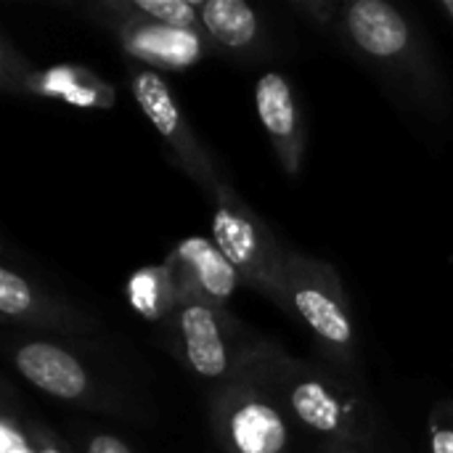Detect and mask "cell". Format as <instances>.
I'll return each instance as SVG.
<instances>
[{
  "mask_svg": "<svg viewBox=\"0 0 453 453\" xmlns=\"http://www.w3.org/2000/svg\"><path fill=\"white\" fill-rule=\"evenodd\" d=\"M289 406L297 419L326 435H345L350 430V409L321 377H295L289 382Z\"/></svg>",
  "mask_w": 453,
  "mask_h": 453,
  "instance_id": "obj_10",
  "label": "cell"
},
{
  "mask_svg": "<svg viewBox=\"0 0 453 453\" xmlns=\"http://www.w3.org/2000/svg\"><path fill=\"white\" fill-rule=\"evenodd\" d=\"M215 199L212 242L231 260L242 279L284 303L287 260L276 255V242L268 236L255 212H250L231 191L220 188Z\"/></svg>",
  "mask_w": 453,
  "mask_h": 453,
  "instance_id": "obj_1",
  "label": "cell"
},
{
  "mask_svg": "<svg viewBox=\"0 0 453 453\" xmlns=\"http://www.w3.org/2000/svg\"><path fill=\"white\" fill-rule=\"evenodd\" d=\"M125 45L157 66H188L199 56V37L170 27H135L125 35Z\"/></svg>",
  "mask_w": 453,
  "mask_h": 453,
  "instance_id": "obj_11",
  "label": "cell"
},
{
  "mask_svg": "<svg viewBox=\"0 0 453 453\" xmlns=\"http://www.w3.org/2000/svg\"><path fill=\"white\" fill-rule=\"evenodd\" d=\"M199 13L207 35L226 48H247L257 37V13L244 0H210Z\"/></svg>",
  "mask_w": 453,
  "mask_h": 453,
  "instance_id": "obj_12",
  "label": "cell"
},
{
  "mask_svg": "<svg viewBox=\"0 0 453 453\" xmlns=\"http://www.w3.org/2000/svg\"><path fill=\"white\" fill-rule=\"evenodd\" d=\"M13 364L27 382H32L53 398L77 401L88 390V374L80 366V361L56 345L27 342L16 350Z\"/></svg>",
  "mask_w": 453,
  "mask_h": 453,
  "instance_id": "obj_3",
  "label": "cell"
},
{
  "mask_svg": "<svg viewBox=\"0 0 453 453\" xmlns=\"http://www.w3.org/2000/svg\"><path fill=\"white\" fill-rule=\"evenodd\" d=\"M133 8L138 13L159 21L162 27L180 29V32H194V27L202 21V19H196L199 5L186 3V0H135Z\"/></svg>",
  "mask_w": 453,
  "mask_h": 453,
  "instance_id": "obj_13",
  "label": "cell"
},
{
  "mask_svg": "<svg viewBox=\"0 0 453 453\" xmlns=\"http://www.w3.org/2000/svg\"><path fill=\"white\" fill-rule=\"evenodd\" d=\"M443 8H446V13L453 19V0H449V3H443Z\"/></svg>",
  "mask_w": 453,
  "mask_h": 453,
  "instance_id": "obj_18",
  "label": "cell"
},
{
  "mask_svg": "<svg viewBox=\"0 0 453 453\" xmlns=\"http://www.w3.org/2000/svg\"><path fill=\"white\" fill-rule=\"evenodd\" d=\"M348 32L374 58H393L409 45L406 19L385 0H356L348 8Z\"/></svg>",
  "mask_w": 453,
  "mask_h": 453,
  "instance_id": "obj_7",
  "label": "cell"
},
{
  "mask_svg": "<svg viewBox=\"0 0 453 453\" xmlns=\"http://www.w3.org/2000/svg\"><path fill=\"white\" fill-rule=\"evenodd\" d=\"M173 260L180 265V273L194 281V292L202 295V303H226L234 289L239 287V271L231 265V260L218 250L215 242L204 239V236H188L183 239L175 252ZM207 305V303H204Z\"/></svg>",
  "mask_w": 453,
  "mask_h": 453,
  "instance_id": "obj_5",
  "label": "cell"
},
{
  "mask_svg": "<svg viewBox=\"0 0 453 453\" xmlns=\"http://www.w3.org/2000/svg\"><path fill=\"white\" fill-rule=\"evenodd\" d=\"M228 443L236 453H284L287 422L263 398H239L226 417Z\"/></svg>",
  "mask_w": 453,
  "mask_h": 453,
  "instance_id": "obj_6",
  "label": "cell"
},
{
  "mask_svg": "<svg viewBox=\"0 0 453 453\" xmlns=\"http://www.w3.org/2000/svg\"><path fill=\"white\" fill-rule=\"evenodd\" d=\"M287 300L319 340L337 350L353 348V321L348 316L340 281L326 265L305 257H287L284 303Z\"/></svg>",
  "mask_w": 453,
  "mask_h": 453,
  "instance_id": "obj_2",
  "label": "cell"
},
{
  "mask_svg": "<svg viewBox=\"0 0 453 453\" xmlns=\"http://www.w3.org/2000/svg\"><path fill=\"white\" fill-rule=\"evenodd\" d=\"M255 104L263 127L268 130L279 157L289 173H297L300 165V127H297V106L292 88L284 74L265 72L255 88Z\"/></svg>",
  "mask_w": 453,
  "mask_h": 453,
  "instance_id": "obj_4",
  "label": "cell"
},
{
  "mask_svg": "<svg viewBox=\"0 0 453 453\" xmlns=\"http://www.w3.org/2000/svg\"><path fill=\"white\" fill-rule=\"evenodd\" d=\"M35 453H66V451L56 449L53 443H37V446H35Z\"/></svg>",
  "mask_w": 453,
  "mask_h": 453,
  "instance_id": "obj_17",
  "label": "cell"
},
{
  "mask_svg": "<svg viewBox=\"0 0 453 453\" xmlns=\"http://www.w3.org/2000/svg\"><path fill=\"white\" fill-rule=\"evenodd\" d=\"M88 453H133L114 435H96L88 446Z\"/></svg>",
  "mask_w": 453,
  "mask_h": 453,
  "instance_id": "obj_15",
  "label": "cell"
},
{
  "mask_svg": "<svg viewBox=\"0 0 453 453\" xmlns=\"http://www.w3.org/2000/svg\"><path fill=\"white\" fill-rule=\"evenodd\" d=\"M133 96L141 106V111L146 114V119L159 130V135H165L191 165H196V143L191 130L183 122V114L167 88V82L151 72V69H141L133 74Z\"/></svg>",
  "mask_w": 453,
  "mask_h": 453,
  "instance_id": "obj_8",
  "label": "cell"
},
{
  "mask_svg": "<svg viewBox=\"0 0 453 453\" xmlns=\"http://www.w3.org/2000/svg\"><path fill=\"white\" fill-rule=\"evenodd\" d=\"M433 453H453V430L438 427L433 433Z\"/></svg>",
  "mask_w": 453,
  "mask_h": 453,
  "instance_id": "obj_16",
  "label": "cell"
},
{
  "mask_svg": "<svg viewBox=\"0 0 453 453\" xmlns=\"http://www.w3.org/2000/svg\"><path fill=\"white\" fill-rule=\"evenodd\" d=\"M178 324L191 369L204 380L223 377L228 369V350L212 308L204 303H188L180 311Z\"/></svg>",
  "mask_w": 453,
  "mask_h": 453,
  "instance_id": "obj_9",
  "label": "cell"
},
{
  "mask_svg": "<svg viewBox=\"0 0 453 453\" xmlns=\"http://www.w3.org/2000/svg\"><path fill=\"white\" fill-rule=\"evenodd\" d=\"M342 453H348V451H342Z\"/></svg>",
  "mask_w": 453,
  "mask_h": 453,
  "instance_id": "obj_19",
  "label": "cell"
},
{
  "mask_svg": "<svg viewBox=\"0 0 453 453\" xmlns=\"http://www.w3.org/2000/svg\"><path fill=\"white\" fill-rule=\"evenodd\" d=\"M32 303L35 297H32L29 284L19 273L0 268V313L5 319H21L29 313Z\"/></svg>",
  "mask_w": 453,
  "mask_h": 453,
  "instance_id": "obj_14",
  "label": "cell"
}]
</instances>
